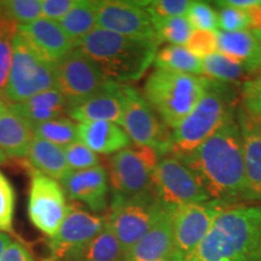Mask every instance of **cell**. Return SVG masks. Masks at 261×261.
Listing matches in <instances>:
<instances>
[{
    "label": "cell",
    "instance_id": "cell-7",
    "mask_svg": "<svg viewBox=\"0 0 261 261\" xmlns=\"http://www.w3.org/2000/svg\"><path fill=\"white\" fill-rule=\"evenodd\" d=\"M161 159L149 146L127 148L116 152L109 161V184L112 201L127 200L151 191L152 174Z\"/></svg>",
    "mask_w": 261,
    "mask_h": 261
},
{
    "label": "cell",
    "instance_id": "cell-5",
    "mask_svg": "<svg viewBox=\"0 0 261 261\" xmlns=\"http://www.w3.org/2000/svg\"><path fill=\"white\" fill-rule=\"evenodd\" d=\"M232 120L230 93L223 83L210 80L207 92L195 109L172 130L168 154L185 158Z\"/></svg>",
    "mask_w": 261,
    "mask_h": 261
},
{
    "label": "cell",
    "instance_id": "cell-30",
    "mask_svg": "<svg viewBox=\"0 0 261 261\" xmlns=\"http://www.w3.org/2000/svg\"><path fill=\"white\" fill-rule=\"evenodd\" d=\"M18 33V25L0 15V99L5 100L10 71L14 60V40Z\"/></svg>",
    "mask_w": 261,
    "mask_h": 261
},
{
    "label": "cell",
    "instance_id": "cell-37",
    "mask_svg": "<svg viewBox=\"0 0 261 261\" xmlns=\"http://www.w3.org/2000/svg\"><path fill=\"white\" fill-rule=\"evenodd\" d=\"M139 3L151 17L156 18L187 16L192 4V2H187V0H151V2Z\"/></svg>",
    "mask_w": 261,
    "mask_h": 261
},
{
    "label": "cell",
    "instance_id": "cell-21",
    "mask_svg": "<svg viewBox=\"0 0 261 261\" xmlns=\"http://www.w3.org/2000/svg\"><path fill=\"white\" fill-rule=\"evenodd\" d=\"M77 140L96 154H116L130 146V139L121 126L97 121L79 123Z\"/></svg>",
    "mask_w": 261,
    "mask_h": 261
},
{
    "label": "cell",
    "instance_id": "cell-8",
    "mask_svg": "<svg viewBox=\"0 0 261 261\" xmlns=\"http://www.w3.org/2000/svg\"><path fill=\"white\" fill-rule=\"evenodd\" d=\"M151 192L166 211L211 201L194 173L180 159L172 154L160 159L152 174Z\"/></svg>",
    "mask_w": 261,
    "mask_h": 261
},
{
    "label": "cell",
    "instance_id": "cell-20",
    "mask_svg": "<svg viewBox=\"0 0 261 261\" xmlns=\"http://www.w3.org/2000/svg\"><path fill=\"white\" fill-rule=\"evenodd\" d=\"M177 253L171 214L166 211L151 230L127 253L126 261H156Z\"/></svg>",
    "mask_w": 261,
    "mask_h": 261
},
{
    "label": "cell",
    "instance_id": "cell-2",
    "mask_svg": "<svg viewBox=\"0 0 261 261\" xmlns=\"http://www.w3.org/2000/svg\"><path fill=\"white\" fill-rule=\"evenodd\" d=\"M187 261H261V208H225Z\"/></svg>",
    "mask_w": 261,
    "mask_h": 261
},
{
    "label": "cell",
    "instance_id": "cell-35",
    "mask_svg": "<svg viewBox=\"0 0 261 261\" xmlns=\"http://www.w3.org/2000/svg\"><path fill=\"white\" fill-rule=\"evenodd\" d=\"M15 203V189L0 172V232H12Z\"/></svg>",
    "mask_w": 261,
    "mask_h": 261
},
{
    "label": "cell",
    "instance_id": "cell-45",
    "mask_svg": "<svg viewBox=\"0 0 261 261\" xmlns=\"http://www.w3.org/2000/svg\"><path fill=\"white\" fill-rule=\"evenodd\" d=\"M243 86L249 87V89H255V90H261V65L255 73L253 74V77L249 81L243 84Z\"/></svg>",
    "mask_w": 261,
    "mask_h": 261
},
{
    "label": "cell",
    "instance_id": "cell-13",
    "mask_svg": "<svg viewBox=\"0 0 261 261\" xmlns=\"http://www.w3.org/2000/svg\"><path fill=\"white\" fill-rule=\"evenodd\" d=\"M106 219L69 204L67 217L56 236L48 238L50 256L45 261H79L85 248L103 230Z\"/></svg>",
    "mask_w": 261,
    "mask_h": 261
},
{
    "label": "cell",
    "instance_id": "cell-43",
    "mask_svg": "<svg viewBox=\"0 0 261 261\" xmlns=\"http://www.w3.org/2000/svg\"><path fill=\"white\" fill-rule=\"evenodd\" d=\"M250 21V31L253 33H261V4L247 10Z\"/></svg>",
    "mask_w": 261,
    "mask_h": 261
},
{
    "label": "cell",
    "instance_id": "cell-31",
    "mask_svg": "<svg viewBox=\"0 0 261 261\" xmlns=\"http://www.w3.org/2000/svg\"><path fill=\"white\" fill-rule=\"evenodd\" d=\"M77 128L74 120L62 116L34 127V135L64 149L77 140Z\"/></svg>",
    "mask_w": 261,
    "mask_h": 261
},
{
    "label": "cell",
    "instance_id": "cell-9",
    "mask_svg": "<svg viewBox=\"0 0 261 261\" xmlns=\"http://www.w3.org/2000/svg\"><path fill=\"white\" fill-rule=\"evenodd\" d=\"M166 210L150 191L127 200L112 201L107 224L127 253L151 230Z\"/></svg>",
    "mask_w": 261,
    "mask_h": 261
},
{
    "label": "cell",
    "instance_id": "cell-28",
    "mask_svg": "<svg viewBox=\"0 0 261 261\" xmlns=\"http://www.w3.org/2000/svg\"><path fill=\"white\" fill-rule=\"evenodd\" d=\"M79 261H126L121 244L107 221L103 230L85 248Z\"/></svg>",
    "mask_w": 261,
    "mask_h": 261
},
{
    "label": "cell",
    "instance_id": "cell-48",
    "mask_svg": "<svg viewBox=\"0 0 261 261\" xmlns=\"http://www.w3.org/2000/svg\"><path fill=\"white\" fill-rule=\"evenodd\" d=\"M8 108H9L8 104H6L3 99H0V117H2L6 113Z\"/></svg>",
    "mask_w": 261,
    "mask_h": 261
},
{
    "label": "cell",
    "instance_id": "cell-39",
    "mask_svg": "<svg viewBox=\"0 0 261 261\" xmlns=\"http://www.w3.org/2000/svg\"><path fill=\"white\" fill-rule=\"evenodd\" d=\"M187 48L201 60L218 52L217 32L194 29L187 42Z\"/></svg>",
    "mask_w": 261,
    "mask_h": 261
},
{
    "label": "cell",
    "instance_id": "cell-49",
    "mask_svg": "<svg viewBox=\"0 0 261 261\" xmlns=\"http://www.w3.org/2000/svg\"><path fill=\"white\" fill-rule=\"evenodd\" d=\"M8 161V156L4 154V151H3L2 149H0V165H4Z\"/></svg>",
    "mask_w": 261,
    "mask_h": 261
},
{
    "label": "cell",
    "instance_id": "cell-40",
    "mask_svg": "<svg viewBox=\"0 0 261 261\" xmlns=\"http://www.w3.org/2000/svg\"><path fill=\"white\" fill-rule=\"evenodd\" d=\"M77 0H42V16L51 21L60 22L74 8Z\"/></svg>",
    "mask_w": 261,
    "mask_h": 261
},
{
    "label": "cell",
    "instance_id": "cell-25",
    "mask_svg": "<svg viewBox=\"0 0 261 261\" xmlns=\"http://www.w3.org/2000/svg\"><path fill=\"white\" fill-rule=\"evenodd\" d=\"M25 158L33 169L56 181H62L71 172L65 159L64 149L37 136L33 138Z\"/></svg>",
    "mask_w": 261,
    "mask_h": 261
},
{
    "label": "cell",
    "instance_id": "cell-22",
    "mask_svg": "<svg viewBox=\"0 0 261 261\" xmlns=\"http://www.w3.org/2000/svg\"><path fill=\"white\" fill-rule=\"evenodd\" d=\"M218 52L242 63L247 73L253 75L261 65V41L252 31H217Z\"/></svg>",
    "mask_w": 261,
    "mask_h": 261
},
{
    "label": "cell",
    "instance_id": "cell-46",
    "mask_svg": "<svg viewBox=\"0 0 261 261\" xmlns=\"http://www.w3.org/2000/svg\"><path fill=\"white\" fill-rule=\"evenodd\" d=\"M11 238H10L9 234H6L4 232H0V260H2L3 254H4L5 249L8 248V246L11 243Z\"/></svg>",
    "mask_w": 261,
    "mask_h": 261
},
{
    "label": "cell",
    "instance_id": "cell-29",
    "mask_svg": "<svg viewBox=\"0 0 261 261\" xmlns=\"http://www.w3.org/2000/svg\"><path fill=\"white\" fill-rule=\"evenodd\" d=\"M202 74L210 80L231 84L243 79L244 75L248 73L242 63H238L217 52L202 60Z\"/></svg>",
    "mask_w": 261,
    "mask_h": 261
},
{
    "label": "cell",
    "instance_id": "cell-50",
    "mask_svg": "<svg viewBox=\"0 0 261 261\" xmlns=\"http://www.w3.org/2000/svg\"><path fill=\"white\" fill-rule=\"evenodd\" d=\"M250 119H252V117H250ZM254 120V119H253ZM255 122H256V127H257V130H259V133H260V136H261V120L259 121V120H255Z\"/></svg>",
    "mask_w": 261,
    "mask_h": 261
},
{
    "label": "cell",
    "instance_id": "cell-17",
    "mask_svg": "<svg viewBox=\"0 0 261 261\" xmlns=\"http://www.w3.org/2000/svg\"><path fill=\"white\" fill-rule=\"evenodd\" d=\"M123 84L110 81L97 93L68 109L71 120L84 122L106 121L120 126L123 115Z\"/></svg>",
    "mask_w": 261,
    "mask_h": 261
},
{
    "label": "cell",
    "instance_id": "cell-3",
    "mask_svg": "<svg viewBox=\"0 0 261 261\" xmlns=\"http://www.w3.org/2000/svg\"><path fill=\"white\" fill-rule=\"evenodd\" d=\"M160 42L123 37L116 33L96 28L79 44L87 55L114 83H132L139 80L155 62Z\"/></svg>",
    "mask_w": 261,
    "mask_h": 261
},
{
    "label": "cell",
    "instance_id": "cell-16",
    "mask_svg": "<svg viewBox=\"0 0 261 261\" xmlns=\"http://www.w3.org/2000/svg\"><path fill=\"white\" fill-rule=\"evenodd\" d=\"M61 184L71 201L85 204L93 213L107 210L110 184L109 175L103 166L71 171Z\"/></svg>",
    "mask_w": 261,
    "mask_h": 261
},
{
    "label": "cell",
    "instance_id": "cell-24",
    "mask_svg": "<svg viewBox=\"0 0 261 261\" xmlns=\"http://www.w3.org/2000/svg\"><path fill=\"white\" fill-rule=\"evenodd\" d=\"M34 136L31 123L10 107L0 117V149L8 158H25Z\"/></svg>",
    "mask_w": 261,
    "mask_h": 261
},
{
    "label": "cell",
    "instance_id": "cell-19",
    "mask_svg": "<svg viewBox=\"0 0 261 261\" xmlns=\"http://www.w3.org/2000/svg\"><path fill=\"white\" fill-rule=\"evenodd\" d=\"M240 128L242 133L246 178L242 200L261 201V136L255 120L247 115L241 117Z\"/></svg>",
    "mask_w": 261,
    "mask_h": 261
},
{
    "label": "cell",
    "instance_id": "cell-6",
    "mask_svg": "<svg viewBox=\"0 0 261 261\" xmlns=\"http://www.w3.org/2000/svg\"><path fill=\"white\" fill-rule=\"evenodd\" d=\"M56 89V64L51 63L17 33L14 40V60L10 71L5 100L18 104L37 94Z\"/></svg>",
    "mask_w": 261,
    "mask_h": 261
},
{
    "label": "cell",
    "instance_id": "cell-27",
    "mask_svg": "<svg viewBox=\"0 0 261 261\" xmlns=\"http://www.w3.org/2000/svg\"><path fill=\"white\" fill-rule=\"evenodd\" d=\"M155 67L159 69L200 76L202 60L188 50L187 46L167 45L156 54Z\"/></svg>",
    "mask_w": 261,
    "mask_h": 261
},
{
    "label": "cell",
    "instance_id": "cell-11",
    "mask_svg": "<svg viewBox=\"0 0 261 261\" xmlns=\"http://www.w3.org/2000/svg\"><path fill=\"white\" fill-rule=\"evenodd\" d=\"M69 205L63 188L54 179L31 169L28 196V217L31 223L45 236L52 238L67 217Z\"/></svg>",
    "mask_w": 261,
    "mask_h": 261
},
{
    "label": "cell",
    "instance_id": "cell-47",
    "mask_svg": "<svg viewBox=\"0 0 261 261\" xmlns=\"http://www.w3.org/2000/svg\"><path fill=\"white\" fill-rule=\"evenodd\" d=\"M156 261H187L182 257L180 254H174V255L172 256H168V257H165V259H161V260H156Z\"/></svg>",
    "mask_w": 261,
    "mask_h": 261
},
{
    "label": "cell",
    "instance_id": "cell-44",
    "mask_svg": "<svg viewBox=\"0 0 261 261\" xmlns=\"http://www.w3.org/2000/svg\"><path fill=\"white\" fill-rule=\"evenodd\" d=\"M224 3L226 5L233 6V8H237L241 10H248L261 4V0H227V2H224Z\"/></svg>",
    "mask_w": 261,
    "mask_h": 261
},
{
    "label": "cell",
    "instance_id": "cell-4",
    "mask_svg": "<svg viewBox=\"0 0 261 261\" xmlns=\"http://www.w3.org/2000/svg\"><path fill=\"white\" fill-rule=\"evenodd\" d=\"M210 79L156 69L144 85V98L160 120L174 129L207 92Z\"/></svg>",
    "mask_w": 261,
    "mask_h": 261
},
{
    "label": "cell",
    "instance_id": "cell-42",
    "mask_svg": "<svg viewBox=\"0 0 261 261\" xmlns=\"http://www.w3.org/2000/svg\"><path fill=\"white\" fill-rule=\"evenodd\" d=\"M0 261H35L34 256L24 244L12 241L5 249Z\"/></svg>",
    "mask_w": 261,
    "mask_h": 261
},
{
    "label": "cell",
    "instance_id": "cell-41",
    "mask_svg": "<svg viewBox=\"0 0 261 261\" xmlns=\"http://www.w3.org/2000/svg\"><path fill=\"white\" fill-rule=\"evenodd\" d=\"M243 109L247 116L254 120H261V90L242 87Z\"/></svg>",
    "mask_w": 261,
    "mask_h": 261
},
{
    "label": "cell",
    "instance_id": "cell-33",
    "mask_svg": "<svg viewBox=\"0 0 261 261\" xmlns=\"http://www.w3.org/2000/svg\"><path fill=\"white\" fill-rule=\"evenodd\" d=\"M0 15L18 27L33 23L42 16V0L0 2Z\"/></svg>",
    "mask_w": 261,
    "mask_h": 261
},
{
    "label": "cell",
    "instance_id": "cell-18",
    "mask_svg": "<svg viewBox=\"0 0 261 261\" xmlns=\"http://www.w3.org/2000/svg\"><path fill=\"white\" fill-rule=\"evenodd\" d=\"M18 33L27 39L31 46L40 56L54 64H57L76 48L58 22L44 17L31 24L18 27Z\"/></svg>",
    "mask_w": 261,
    "mask_h": 261
},
{
    "label": "cell",
    "instance_id": "cell-38",
    "mask_svg": "<svg viewBox=\"0 0 261 261\" xmlns=\"http://www.w3.org/2000/svg\"><path fill=\"white\" fill-rule=\"evenodd\" d=\"M187 17L194 29L212 32L218 31L217 11L207 3L192 2Z\"/></svg>",
    "mask_w": 261,
    "mask_h": 261
},
{
    "label": "cell",
    "instance_id": "cell-36",
    "mask_svg": "<svg viewBox=\"0 0 261 261\" xmlns=\"http://www.w3.org/2000/svg\"><path fill=\"white\" fill-rule=\"evenodd\" d=\"M64 155L71 171H83L99 166V158L96 152L76 140L64 148Z\"/></svg>",
    "mask_w": 261,
    "mask_h": 261
},
{
    "label": "cell",
    "instance_id": "cell-34",
    "mask_svg": "<svg viewBox=\"0 0 261 261\" xmlns=\"http://www.w3.org/2000/svg\"><path fill=\"white\" fill-rule=\"evenodd\" d=\"M218 4V27L223 32H242L248 31L250 25L247 10H241L226 5L224 2Z\"/></svg>",
    "mask_w": 261,
    "mask_h": 261
},
{
    "label": "cell",
    "instance_id": "cell-12",
    "mask_svg": "<svg viewBox=\"0 0 261 261\" xmlns=\"http://www.w3.org/2000/svg\"><path fill=\"white\" fill-rule=\"evenodd\" d=\"M110 81L77 47L56 64V89L63 94L69 108L97 93Z\"/></svg>",
    "mask_w": 261,
    "mask_h": 261
},
{
    "label": "cell",
    "instance_id": "cell-23",
    "mask_svg": "<svg viewBox=\"0 0 261 261\" xmlns=\"http://www.w3.org/2000/svg\"><path fill=\"white\" fill-rule=\"evenodd\" d=\"M9 107L24 117L33 128L40 123L62 117L64 113H68L69 108L67 99L57 89L44 91L24 102L11 104Z\"/></svg>",
    "mask_w": 261,
    "mask_h": 261
},
{
    "label": "cell",
    "instance_id": "cell-26",
    "mask_svg": "<svg viewBox=\"0 0 261 261\" xmlns=\"http://www.w3.org/2000/svg\"><path fill=\"white\" fill-rule=\"evenodd\" d=\"M98 3L94 0H77L73 9L58 23L74 42L75 47L97 28Z\"/></svg>",
    "mask_w": 261,
    "mask_h": 261
},
{
    "label": "cell",
    "instance_id": "cell-14",
    "mask_svg": "<svg viewBox=\"0 0 261 261\" xmlns=\"http://www.w3.org/2000/svg\"><path fill=\"white\" fill-rule=\"evenodd\" d=\"M225 208V203L210 201L181 205L168 211L172 219L175 248L185 260L197 249L210 232L214 220Z\"/></svg>",
    "mask_w": 261,
    "mask_h": 261
},
{
    "label": "cell",
    "instance_id": "cell-1",
    "mask_svg": "<svg viewBox=\"0 0 261 261\" xmlns=\"http://www.w3.org/2000/svg\"><path fill=\"white\" fill-rule=\"evenodd\" d=\"M180 160L194 173L211 201L226 204L243 197L246 178L242 133L233 120Z\"/></svg>",
    "mask_w": 261,
    "mask_h": 261
},
{
    "label": "cell",
    "instance_id": "cell-10",
    "mask_svg": "<svg viewBox=\"0 0 261 261\" xmlns=\"http://www.w3.org/2000/svg\"><path fill=\"white\" fill-rule=\"evenodd\" d=\"M123 115L120 126L128 138L138 146H149L160 155L171 149V133L156 115L144 96L129 85H123Z\"/></svg>",
    "mask_w": 261,
    "mask_h": 261
},
{
    "label": "cell",
    "instance_id": "cell-15",
    "mask_svg": "<svg viewBox=\"0 0 261 261\" xmlns=\"http://www.w3.org/2000/svg\"><path fill=\"white\" fill-rule=\"evenodd\" d=\"M97 28L123 37L158 40L152 17L139 2H99L97 9Z\"/></svg>",
    "mask_w": 261,
    "mask_h": 261
},
{
    "label": "cell",
    "instance_id": "cell-32",
    "mask_svg": "<svg viewBox=\"0 0 261 261\" xmlns=\"http://www.w3.org/2000/svg\"><path fill=\"white\" fill-rule=\"evenodd\" d=\"M152 22H154L156 37L160 44L165 41L169 45L185 46L191 33L194 32V28L187 16L167 18L152 17Z\"/></svg>",
    "mask_w": 261,
    "mask_h": 261
},
{
    "label": "cell",
    "instance_id": "cell-51",
    "mask_svg": "<svg viewBox=\"0 0 261 261\" xmlns=\"http://www.w3.org/2000/svg\"><path fill=\"white\" fill-rule=\"evenodd\" d=\"M254 34H255V37L261 41V33H254Z\"/></svg>",
    "mask_w": 261,
    "mask_h": 261
}]
</instances>
